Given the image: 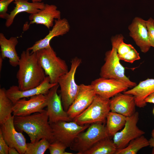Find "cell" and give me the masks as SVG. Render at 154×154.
I'll use <instances>...</instances> for the list:
<instances>
[{"mask_svg": "<svg viewBox=\"0 0 154 154\" xmlns=\"http://www.w3.org/2000/svg\"><path fill=\"white\" fill-rule=\"evenodd\" d=\"M14 116L0 124V132L9 147H14L19 154H24L27 143L26 139L21 132H18L14 124Z\"/></svg>", "mask_w": 154, "mask_h": 154, "instance_id": "cell-12", "label": "cell"}, {"mask_svg": "<svg viewBox=\"0 0 154 154\" xmlns=\"http://www.w3.org/2000/svg\"><path fill=\"white\" fill-rule=\"evenodd\" d=\"M18 43L17 37H12L7 39L3 33H0V56L3 59L8 58L10 64L14 67L18 66L20 59L16 49Z\"/></svg>", "mask_w": 154, "mask_h": 154, "instance_id": "cell-23", "label": "cell"}, {"mask_svg": "<svg viewBox=\"0 0 154 154\" xmlns=\"http://www.w3.org/2000/svg\"><path fill=\"white\" fill-rule=\"evenodd\" d=\"M14 104L8 97L4 88L0 89V124L11 116L13 112Z\"/></svg>", "mask_w": 154, "mask_h": 154, "instance_id": "cell-26", "label": "cell"}, {"mask_svg": "<svg viewBox=\"0 0 154 154\" xmlns=\"http://www.w3.org/2000/svg\"><path fill=\"white\" fill-rule=\"evenodd\" d=\"M146 21L150 46L154 48V19L149 18Z\"/></svg>", "mask_w": 154, "mask_h": 154, "instance_id": "cell-31", "label": "cell"}, {"mask_svg": "<svg viewBox=\"0 0 154 154\" xmlns=\"http://www.w3.org/2000/svg\"><path fill=\"white\" fill-rule=\"evenodd\" d=\"M154 92V79L147 78L141 81L138 84L131 89L123 93L131 94L134 97L136 106L143 108L146 105L145 99Z\"/></svg>", "mask_w": 154, "mask_h": 154, "instance_id": "cell-20", "label": "cell"}, {"mask_svg": "<svg viewBox=\"0 0 154 154\" xmlns=\"http://www.w3.org/2000/svg\"><path fill=\"white\" fill-rule=\"evenodd\" d=\"M112 46L117 49L119 60L131 63L140 59L139 54L131 44H127L123 42L122 35H119L111 39Z\"/></svg>", "mask_w": 154, "mask_h": 154, "instance_id": "cell-21", "label": "cell"}, {"mask_svg": "<svg viewBox=\"0 0 154 154\" xmlns=\"http://www.w3.org/2000/svg\"><path fill=\"white\" fill-rule=\"evenodd\" d=\"M14 3L15 7L5 21V25L7 27L12 24L15 17L18 14L23 12L30 14L35 13L43 9L45 5L43 2H29L27 0H15Z\"/></svg>", "mask_w": 154, "mask_h": 154, "instance_id": "cell-22", "label": "cell"}, {"mask_svg": "<svg viewBox=\"0 0 154 154\" xmlns=\"http://www.w3.org/2000/svg\"><path fill=\"white\" fill-rule=\"evenodd\" d=\"M139 119V113L137 112L129 117H126L123 129L113 136V141L117 149L125 147L131 141L145 133L137 126Z\"/></svg>", "mask_w": 154, "mask_h": 154, "instance_id": "cell-9", "label": "cell"}, {"mask_svg": "<svg viewBox=\"0 0 154 154\" xmlns=\"http://www.w3.org/2000/svg\"><path fill=\"white\" fill-rule=\"evenodd\" d=\"M80 86L77 96L67 111L72 120L91 104L97 95L90 84H81Z\"/></svg>", "mask_w": 154, "mask_h": 154, "instance_id": "cell-14", "label": "cell"}, {"mask_svg": "<svg viewBox=\"0 0 154 154\" xmlns=\"http://www.w3.org/2000/svg\"><path fill=\"white\" fill-rule=\"evenodd\" d=\"M3 59L0 56V71L1 70V68H2V63H3Z\"/></svg>", "mask_w": 154, "mask_h": 154, "instance_id": "cell-36", "label": "cell"}, {"mask_svg": "<svg viewBox=\"0 0 154 154\" xmlns=\"http://www.w3.org/2000/svg\"><path fill=\"white\" fill-rule=\"evenodd\" d=\"M106 126L102 123L91 124L85 131L80 133L70 147V149L83 154L101 139L109 137Z\"/></svg>", "mask_w": 154, "mask_h": 154, "instance_id": "cell-5", "label": "cell"}, {"mask_svg": "<svg viewBox=\"0 0 154 154\" xmlns=\"http://www.w3.org/2000/svg\"><path fill=\"white\" fill-rule=\"evenodd\" d=\"M46 95L40 94L30 97L28 100L25 98L21 99L15 104L13 108L14 116H24L43 111L46 107Z\"/></svg>", "mask_w": 154, "mask_h": 154, "instance_id": "cell-13", "label": "cell"}, {"mask_svg": "<svg viewBox=\"0 0 154 154\" xmlns=\"http://www.w3.org/2000/svg\"><path fill=\"white\" fill-rule=\"evenodd\" d=\"M37 52L39 62L50 83H58L60 77L69 71L65 61L57 56L50 46Z\"/></svg>", "mask_w": 154, "mask_h": 154, "instance_id": "cell-3", "label": "cell"}, {"mask_svg": "<svg viewBox=\"0 0 154 154\" xmlns=\"http://www.w3.org/2000/svg\"><path fill=\"white\" fill-rule=\"evenodd\" d=\"M117 150L113 141L108 137L98 141L83 154H115Z\"/></svg>", "mask_w": 154, "mask_h": 154, "instance_id": "cell-24", "label": "cell"}, {"mask_svg": "<svg viewBox=\"0 0 154 154\" xmlns=\"http://www.w3.org/2000/svg\"><path fill=\"white\" fill-rule=\"evenodd\" d=\"M9 148L0 132V154H8Z\"/></svg>", "mask_w": 154, "mask_h": 154, "instance_id": "cell-32", "label": "cell"}, {"mask_svg": "<svg viewBox=\"0 0 154 154\" xmlns=\"http://www.w3.org/2000/svg\"><path fill=\"white\" fill-rule=\"evenodd\" d=\"M15 0H0V17L7 20L9 14L7 13L8 7L9 4Z\"/></svg>", "mask_w": 154, "mask_h": 154, "instance_id": "cell-30", "label": "cell"}, {"mask_svg": "<svg viewBox=\"0 0 154 154\" xmlns=\"http://www.w3.org/2000/svg\"><path fill=\"white\" fill-rule=\"evenodd\" d=\"M14 121L16 129L27 134L31 143L43 139L50 143L55 140L46 110L26 116H14Z\"/></svg>", "mask_w": 154, "mask_h": 154, "instance_id": "cell-1", "label": "cell"}, {"mask_svg": "<svg viewBox=\"0 0 154 154\" xmlns=\"http://www.w3.org/2000/svg\"><path fill=\"white\" fill-rule=\"evenodd\" d=\"M146 103H149L154 104V92L148 96L145 99Z\"/></svg>", "mask_w": 154, "mask_h": 154, "instance_id": "cell-33", "label": "cell"}, {"mask_svg": "<svg viewBox=\"0 0 154 154\" xmlns=\"http://www.w3.org/2000/svg\"><path fill=\"white\" fill-rule=\"evenodd\" d=\"M90 85L97 95L107 99H110L131 88L128 84L121 80L102 77L92 81Z\"/></svg>", "mask_w": 154, "mask_h": 154, "instance_id": "cell-10", "label": "cell"}, {"mask_svg": "<svg viewBox=\"0 0 154 154\" xmlns=\"http://www.w3.org/2000/svg\"><path fill=\"white\" fill-rule=\"evenodd\" d=\"M126 117L121 114L110 111L106 117V127L109 136L115 134L124 126Z\"/></svg>", "mask_w": 154, "mask_h": 154, "instance_id": "cell-25", "label": "cell"}, {"mask_svg": "<svg viewBox=\"0 0 154 154\" xmlns=\"http://www.w3.org/2000/svg\"><path fill=\"white\" fill-rule=\"evenodd\" d=\"M33 2H41L43 0H31Z\"/></svg>", "mask_w": 154, "mask_h": 154, "instance_id": "cell-37", "label": "cell"}, {"mask_svg": "<svg viewBox=\"0 0 154 154\" xmlns=\"http://www.w3.org/2000/svg\"><path fill=\"white\" fill-rule=\"evenodd\" d=\"M153 114L154 115V109H153Z\"/></svg>", "mask_w": 154, "mask_h": 154, "instance_id": "cell-40", "label": "cell"}, {"mask_svg": "<svg viewBox=\"0 0 154 154\" xmlns=\"http://www.w3.org/2000/svg\"><path fill=\"white\" fill-rule=\"evenodd\" d=\"M152 153V154H154V148H153Z\"/></svg>", "mask_w": 154, "mask_h": 154, "instance_id": "cell-39", "label": "cell"}, {"mask_svg": "<svg viewBox=\"0 0 154 154\" xmlns=\"http://www.w3.org/2000/svg\"><path fill=\"white\" fill-rule=\"evenodd\" d=\"M81 60L77 57L71 61V67L68 71L61 76L58 83L60 88V95L64 110L67 112L77 96L80 85L75 81V74L78 68L81 63Z\"/></svg>", "mask_w": 154, "mask_h": 154, "instance_id": "cell-4", "label": "cell"}, {"mask_svg": "<svg viewBox=\"0 0 154 154\" xmlns=\"http://www.w3.org/2000/svg\"><path fill=\"white\" fill-rule=\"evenodd\" d=\"M130 36L143 53L147 52L150 46L148 31L146 21L142 19L136 17L129 27Z\"/></svg>", "mask_w": 154, "mask_h": 154, "instance_id": "cell-16", "label": "cell"}, {"mask_svg": "<svg viewBox=\"0 0 154 154\" xmlns=\"http://www.w3.org/2000/svg\"><path fill=\"white\" fill-rule=\"evenodd\" d=\"M58 84L52 88L46 94L47 110L50 124L60 121L73 120L63 108L60 95L57 93Z\"/></svg>", "mask_w": 154, "mask_h": 154, "instance_id": "cell-11", "label": "cell"}, {"mask_svg": "<svg viewBox=\"0 0 154 154\" xmlns=\"http://www.w3.org/2000/svg\"><path fill=\"white\" fill-rule=\"evenodd\" d=\"M52 29L43 38L37 41L27 50L31 53L37 52L49 46L51 40L55 37L63 36L69 31L70 27L68 20L65 18L55 19Z\"/></svg>", "mask_w": 154, "mask_h": 154, "instance_id": "cell-17", "label": "cell"}, {"mask_svg": "<svg viewBox=\"0 0 154 154\" xmlns=\"http://www.w3.org/2000/svg\"><path fill=\"white\" fill-rule=\"evenodd\" d=\"M120 60L116 48L112 46V49L106 53L105 62L100 72V77L120 80L128 84L131 88L135 86L136 83L131 81L125 76V68L120 63Z\"/></svg>", "mask_w": 154, "mask_h": 154, "instance_id": "cell-7", "label": "cell"}, {"mask_svg": "<svg viewBox=\"0 0 154 154\" xmlns=\"http://www.w3.org/2000/svg\"><path fill=\"white\" fill-rule=\"evenodd\" d=\"M50 143L45 139L32 143H27L24 154H43L48 149Z\"/></svg>", "mask_w": 154, "mask_h": 154, "instance_id": "cell-28", "label": "cell"}, {"mask_svg": "<svg viewBox=\"0 0 154 154\" xmlns=\"http://www.w3.org/2000/svg\"><path fill=\"white\" fill-rule=\"evenodd\" d=\"M149 146L153 148H154V139L151 137L149 140Z\"/></svg>", "mask_w": 154, "mask_h": 154, "instance_id": "cell-35", "label": "cell"}, {"mask_svg": "<svg viewBox=\"0 0 154 154\" xmlns=\"http://www.w3.org/2000/svg\"><path fill=\"white\" fill-rule=\"evenodd\" d=\"M58 84L50 83L49 76H46L43 82L36 87L21 91L19 89L18 86L13 85L6 90V93L8 97L15 104L19 100L23 98L31 97L40 94L46 95L52 88Z\"/></svg>", "mask_w": 154, "mask_h": 154, "instance_id": "cell-15", "label": "cell"}, {"mask_svg": "<svg viewBox=\"0 0 154 154\" xmlns=\"http://www.w3.org/2000/svg\"><path fill=\"white\" fill-rule=\"evenodd\" d=\"M61 16V12L56 5L45 4L44 8L38 12L30 14L29 24L42 25L49 29L53 26L55 20L60 19Z\"/></svg>", "mask_w": 154, "mask_h": 154, "instance_id": "cell-19", "label": "cell"}, {"mask_svg": "<svg viewBox=\"0 0 154 154\" xmlns=\"http://www.w3.org/2000/svg\"><path fill=\"white\" fill-rule=\"evenodd\" d=\"M151 134L152 137L154 139V129L152 131Z\"/></svg>", "mask_w": 154, "mask_h": 154, "instance_id": "cell-38", "label": "cell"}, {"mask_svg": "<svg viewBox=\"0 0 154 154\" xmlns=\"http://www.w3.org/2000/svg\"><path fill=\"white\" fill-rule=\"evenodd\" d=\"M16 77L18 87L24 91L36 87L44 81L46 76L38 58L37 51L31 53L26 50L21 54Z\"/></svg>", "mask_w": 154, "mask_h": 154, "instance_id": "cell-2", "label": "cell"}, {"mask_svg": "<svg viewBox=\"0 0 154 154\" xmlns=\"http://www.w3.org/2000/svg\"><path fill=\"white\" fill-rule=\"evenodd\" d=\"M149 146V140L143 135L131 141L125 147L117 149L115 154H136L141 149Z\"/></svg>", "mask_w": 154, "mask_h": 154, "instance_id": "cell-27", "label": "cell"}, {"mask_svg": "<svg viewBox=\"0 0 154 154\" xmlns=\"http://www.w3.org/2000/svg\"><path fill=\"white\" fill-rule=\"evenodd\" d=\"M67 147L61 142L55 140L50 143L48 149L50 154H72L65 151Z\"/></svg>", "mask_w": 154, "mask_h": 154, "instance_id": "cell-29", "label": "cell"}, {"mask_svg": "<svg viewBox=\"0 0 154 154\" xmlns=\"http://www.w3.org/2000/svg\"><path fill=\"white\" fill-rule=\"evenodd\" d=\"M110 99L96 95L91 104L73 120L81 125L104 122L110 111Z\"/></svg>", "mask_w": 154, "mask_h": 154, "instance_id": "cell-6", "label": "cell"}, {"mask_svg": "<svg viewBox=\"0 0 154 154\" xmlns=\"http://www.w3.org/2000/svg\"><path fill=\"white\" fill-rule=\"evenodd\" d=\"M9 154H19L17 150L14 147H9Z\"/></svg>", "mask_w": 154, "mask_h": 154, "instance_id": "cell-34", "label": "cell"}, {"mask_svg": "<svg viewBox=\"0 0 154 154\" xmlns=\"http://www.w3.org/2000/svg\"><path fill=\"white\" fill-rule=\"evenodd\" d=\"M50 124L55 140L61 142L67 147H70L79 134L90 125L89 124L80 125L73 120L60 121Z\"/></svg>", "mask_w": 154, "mask_h": 154, "instance_id": "cell-8", "label": "cell"}, {"mask_svg": "<svg viewBox=\"0 0 154 154\" xmlns=\"http://www.w3.org/2000/svg\"><path fill=\"white\" fill-rule=\"evenodd\" d=\"M110 103L111 112L126 117L131 116L135 112L134 97L131 94L119 93L110 99Z\"/></svg>", "mask_w": 154, "mask_h": 154, "instance_id": "cell-18", "label": "cell"}]
</instances>
